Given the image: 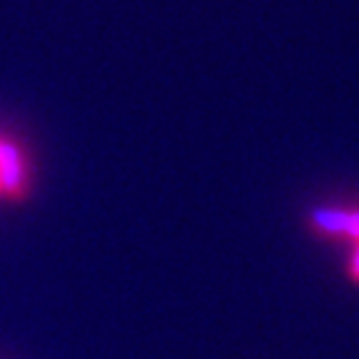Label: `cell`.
Returning a JSON list of instances; mask_svg holds the SVG:
<instances>
[{
  "instance_id": "cell-3",
  "label": "cell",
  "mask_w": 359,
  "mask_h": 359,
  "mask_svg": "<svg viewBox=\"0 0 359 359\" xmlns=\"http://www.w3.org/2000/svg\"><path fill=\"white\" fill-rule=\"evenodd\" d=\"M347 275L354 285H359V242H354V250H352V257H349V267H347Z\"/></svg>"
},
{
  "instance_id": "cell-1",
  "label": "cell",
  "mask_w": 359,
  "mask_h": 359,
  "mask_svg": "<svg viewBox=\"0 0 359 359\" xmlns=\"http://www.w3.org/2000/svg\"><path fill=\"white\" fill-rule=\"evenodd\" d=\"M309 224L317 235L330 240H347L352 245L359 242V208H317L309 212Z\"/></svg>"
},
{
  "instance_id": "cell-2",
  "label": "cell",
  "mask_w": 359,
  "mask_h": 359,
  "mask_svg": "<svg viewBox=\"0 0 359 359\" xmlns=\"http://www.w3.org/2000/svg\"><path fill=\"white\" fill-rule=\"evenodd\" d=\"M0 190L11 197L25 190V160L15 142L0 140Z\"/></svg>"
}]
</instances>
